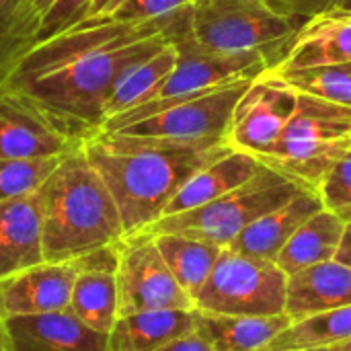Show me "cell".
Returning a JSON list of instances; mask_svg holds the SVG:
<instances>
[{"label": "cell", "mask_w": 351, "mask_h": 351, "mask_svg": "<svg viewBox=\"0 0 351 351\" xmlns=\"http://www.w3.org/2000/svg\"><path fill=\"white\" fill-rule=\"evenodd\" d=\"M187 6L158 19H84L37 43L0 90L33 103L62 134L82 144L101 132L107 103L136 66L173 43Z\"/></svg>", "instance_id": "cell-1"}, {"label": "cell", "mask_w": 351, "mask_h": 351, "mask_svg": "<svg viewBox=\"0 0 351 351\" xmlns=\"http://www.w3.org/2000/svg\"><path fill=\"white\" fill-rule=\"evenodd\" d=\"M82 148L117 204L125 237L160 220L183 183L230 150L228 144L204 150L140 146L115 132H99Z\"/></svg>", "instance_id": "cell-2"}, {"label": "cell", "mask_w": 351, "mask_h": 351, "mask_svg": "<svg viewBox=\"0 0 351 351\" xmlns=\"http://www.w3.org/2000/svg\"><path fill=\"white\" fill-rule=\"evenodd\" d=\"M37 195L45 261L82 259L125 237L117 204L82 144L60 158Z\"/></svg>", "instance_id": "cell-3"}, {"label": "cell", "mask_w": 351, "mask_h": 351, "mask_svg": "<svg viewBox=\"0 0 351 351\" xmlns=\"http://www.w3.org/2000/svg\"><path fill=\"white\" fill-rule=\"evenodd\" d=\"M255 78L237 80L206 93L154 99L109 117L101 132L156 148H216L228 144L232 113Z\"/></svg>", "instance_id": "cell-4"}, {"label": "cell", "mask_w": 351, "mask_h": 351, "mask_svg": "<svg viewBox=\"0 0 351 351\" xmlns=\"http://www.w3.org/2000/svg\"><path fill=\"white\" fill-rule=\"evenodd\" d=\"M351 150V107L296 90L280 140L257 160L319 193L329 171Z\"/></svg>", "instance_id": "cell-5"}, {"label": "cell", "mask_w": 351, "mask_h": 351, "mask_svg": "<svg viewBox=\"0 0 351 351\" xmlns=\"http://www.w3.org/2000/svg\"><path fill=\"white\" fill-rule=\"evenodd\" d=\"M306 21L276 14L265 0H195L187 12V33L214 53H255L271 70L284 64Z\"/></svg>", "instance_id": "cell-6"}, {"label": "cell", "mask_w": 351, "mask_h": 351, "mask_svg": "<svg viewBox=\"0 0 351 351\" xmlns=\"http://www.w3.org/2000/svg\"><path fill=\"white\" fill-rule=\"evenodd\" d=\"M304 189L261 162L259 171L237 189L195 210L162 216L146 232L181 234L226 249L247 226Z\"/></svg>", "instance_id": "cell-7"}, {"label": "cell", "mask_w": 351, "mask_h": 351, "mask_svg": "<svg viewBox=\"0 0 351 351\" xmlns=\"http://www.w3.org/2000/svg\"><path fill=\"white\" fill-rule=\"evenodd\" d=\"M286 284L288 276L274 261L226 247L193 304L204 315L276 317L286 313Z\"/></svg>", "instance_id": "cell-8"}, {"label": "cell", "mask_w": 351, "mask_h": 351, "mask_svg": "<svg viewBox=\"0 0 351 351\" xmlns=\"http://www.w3.org/2000/svg\"><path fill=\"white\" fill-rule=\"evenodd\" d=\"M119 317L146 311H195L193 298L179 286L150 232L128 234L117 243Z\"/></svg>", "instance_id": "cell-9"}, {"label": "cell", "mask_w": 351, "mask_h": 351, "mask_svg": "<svg viewBox=\"0 0 351 351\" xmlns=\"http://www.w3.org/2000/svg\"><path fill=\"white\" fill-rule=\"evenodd\" d=\"M296 105V90L271 70L257 76L234 107L228 146L259 158L282 136Z\"/></svg>", "instance_id": "cell-10"}, {"label": "cell", "mask_w": 351, "mask_h": 351, "mask_svg": "<svg viewBox=\"0 0 351 351\" xmlns=\"http://www.w3.org/2000/svg\"><path fill=\"white\" fill-rule=\"evenodd\" d=\"M82 259L43 261L0 280V315L4 319L66 311Z\"/></svg>", "instance_id": "cell-11"}, {"label": "cell", "mask_w": 351, "mask_h": 351, "mask_svg": "<svg viewBox=\"0 0 351 351\" xmlns=\"http://www.w3.org/2000/svg\"><path fill=\"white\" fill-rule=\"evenodd\" d=\"M80 144L62 134L33 103L0 90V160L56 158Z\"/></svg>", "instance_id": "cell-12"}, {"label": "cell", "mask_w": 351, "mask_h": 351, "mask_svg": "<svg viewBox=\"0 0 351 351\" xmlns=\"http://www.w3.org/2000/svg\"><path fill=\"white\" fill-rule=\"evenodd\" d=\"M10 351H109V335L86 327L70 308L6 319Z\"/></svg>", "instance_id": "cell-13"}, {"label": "cell", "mask_w": 351, "mask_h": 351, "mask_svg": "<svg viewBox=\"0 0 351 351\" xmlns=\"http://www.w3.org/2000/svg\"><path fill=\"white\" fill-rule=\"evenodd\" d=\"M117 245L82 257V269L74 282L70 311L90 329L109 335L119 319L117 296Z\"/></svg>", "instance_id": "cell-14"}, {"label": "cell", "mask_w": 351, "mask_h": 351, "mask_svg": "<svg viewBox=\"0 0 351 351\" xmlns=\"http://www.w3.org/2000/svg\"><path fill=\"white\" fill-rule=\"evenodd\" d=\"M43 261L39 195L0 202V280Z\"/></svg>", "instance_id": "cell-15"}, {"label": "cell", "mask_w": 351, "mask_h": 351, "mask_svg": "<svg viewBox=\"0 0 351 351\" xmlns=\"http://www.w3.org/2000/svg\"><path fill=\"white\" fill-rule=\"evenodd\" d=\"M323 208L325 206L321 195L313 189H304L292 199H288L286 204H282L280 208L267 212L251 226H247L228 245V249L247 257L276 263V257L292 239V234Z\"/></svg>", "instance_id": "cell-16"}, {"label": "cell", "mask_w": 351, "mask_h": 351, "mask_svg": "<svg viewBox=\"0 0 351 351\" xmlns=\"http://www.w3.org/2000/svg\"><path fill=\"white\" fill-rule=\"evenodd\" d=\"M343 306H351L350 265L333 259L288 276L286 315L294 323Z\"/></svg>", "instance_id": "cell-17"}, {"label": "cell", "mask_w": 351, "mask_h": 351, "mask_svg": "<svg viewBox=\"0 0 351 351\" xmlns=\"http://www.w3.org/2000/svg\"><path fill=\"white\" fill-rule=\"evenodd\" d=\"M351 62V14L325 12L311 19L276 70H308Z\"/></svg>", "instance_id": "cell-18"}, {"label": "cell", "mask_w": 351, "mask_h": 351, "mask_svg": "<svg viewBox=\"0 0 351 351\" xmlns=\"http://www.w3.org/2000/svg\"><path fill=\"white\" fill-rule=\"evenodd\" d=\"M259 167L261 162L253 154L230 148L226 154H222L208 167L199 169L183 183V187L169 202L165 216L195 210L226 195L228 191L249 181L259 171Z\"/></svg>", "instance_id": "cell-19"}, {"label": "cell", "mask_w": 351, "mask_h": 351, "mask_svg": "<svg viewBox=\"0 0 351 351\" xmlns=\"http://www.w3.org/2000/svg\"><path fill=\"white\" fill-rule=\"evenodd\" d=\"M197 331L195 311H146L119 317L109 351H156Z\"/></svg>", "instance_id": "cell-20"}, {"label": "cell", "mask_w": 351, "mask_h": 351, "mask_svg": "<svg viewBox=\"0 0 351 351\" xmlns=\"http://www.w3.org/2000/svg\"><path fill=\"white\" fill-rule=\"evenodd\" d=\"M346 230L348 224L335 212L323 208L292 234L276 257V265L286 276H294L306 267L333 261Z\"/></svg>", "instance_id": "cell-21"}, {"label": "cell", "mask_w": 351, "mask_h": 351, "mask_svg": "<svg viewBox=\"0 0 351 351\" xmlns=\"http://www.w3.org/2000/svg\"><path fill=\"white\" fill-rule=\"evenodd\" d=\"M292 323L294 321L286 313L276 317H222L197 313V333L210 343L212 351H259Z\"/></svg>", "instance_id": "cell-22"}, {"label": "cell", "mask_w": 351, "mask_h": 351, "mask_svg": "<svg viewBox=\"0 0 351 351\" xmlns=\"http://www.w3.org/2000/svg\"><path fill=\"white\" fill-rule=\"evenodd\" d=\"M152 237L179 286L191 298H195L197 292L208 282L222 253V247L181 234H152Z\"/></svg>", "instance_id": "cell-23"}, {"label": "cell", "mask_w": 351, "mask_h": 351, "mask_svg": "<svg viewBox=\"0 0 351 351\" xmlns=\"http://www.w3.org/2000/svg\"><path fill=\"white\" fill-rule=\"evenodd\" d=\"M351 339V306L292 323L259 351H323Z\"/></svg>", "instance_id": "cell-24"}, {"label": "cell", "mask_w": 351, "mask_h": 351, "mask_svg": "<svg viewBox=\"0 0 351 351\" xmlns=\"http://www.w3.org/2000/svg\"><path fill=\"white\" fill-rule=\"evenodd\" d=\"M41 21L31 0H0V86L39 43Z\"/></svg>", "instance_id": "cell-25"}, {"label": "cell", "mask_w": 351, "mask_h": 351, "mask_svg": "<svg viewBox=\"0 0 351 351\" xmlns=\"http://www.w3.org/2000/svg\"><path fill=\"white\" fill-rule=\"evenodd\" d=\"M175 64H177V49L171 43L158 53H154L152 58H148L146 62H142L140 66H136L132 72H128L107 103V119L146 103L150 95L158 88V84L173 72Z\"/></svg>", "instance_id": "cell-26"}, {"label": "cell", "mask_w": 351, "mask_h": 351, "mask_svg": "<svg viewBox=\"0 0 351 351\" xmlns=\"http://www.w3.org/2000/svg\"><path fill=\"white\" fill-rule=\"evenodd\" d=\"M294 90L317 95L333 103L351 107V62L308 68V70H271Z\"/></svg>", "instance_id": "cell-27"}, {"label": "cell", "mask_w": 351, "mask_h": 351, "mask_svg": "<svg viewBox=\"0 0 351 351\" xmlns=\"http://www.w3.org/2000/svg\"><path fill=\"white\" fill-rule=\"evenodd\" d=\"M62 156L56 158H4L0 160V202L27 197L39 191L53 173Z\"/></svg>", "instance_id": "cell-28"}, {"label": "cell", "mask_w": 351, "mask_h": 351, "mask_svg": "<svg viewBox=\"0 0 351 351\" xmlns=\"http://www.w3.org/2000/svg\"><path fill=\"white\" fill-rule=\"evenodd\" d=\"M323 206L337 216L351 214V150L329 171L323 185L319 187Z\"/></svg>", "instance_id": "cell-29"}, {"label": "cell", "mask_w": 351, "mask_h": 351, "mask_svg": "<svg viewBox=\"0 0 351 351\" xmlns=\"http://www.w3.org/2000/svg\"><path fill=\"white\" fill-rule=\"evenodd\" d=\"M88 6L90 0H56L51 8L43 14L41 29H39V43L80 25L88 14Z\"/></svg>", "instance_id": "cell-30"}, {"label": "cell", "mask_w": 351, "mask_h": 351, "mask_svg": "<svg viewBox=\"0 0 351 351\" xmlns=\"http://www.w3.org/2000/svg\"><path fill=\"white\" fill-rule=\"evenodd\" d=\"M193 2L195 0H125L111 19L119 23H140L173 14Z\"/></svg>", "instance_id": "cell-31"}, {"label": "cell", "mask_w": 351, "mask_h": 351, "mask_svg": "<svg viewBox=\"0 0 351 351\" xmlns=\"http://www.w3.org/2000/svg\"><path fill=\"white\" fill-rule=\"evenodd\" d=\"M265 4L284 19L308 23L311 19L329 12L333 0H265Z\"/></svg>", "instance_id": "cell-32"}, {"label": "cell", "mask_w": 351, "mask_h": 351, "mask_svg": "<svg viewBox=\"0 0 351 351\" xmlns=\"http://www.w3.org/2000/svg\"><path fill=\"white\" fill-rule=\"evenodd\" d=\"M156 351H212V348L195 331V333L185 335V337H181V339H177V341H173V343H169V346H165V348H160V350Z\"/></svg>", "instance_id": "cell-33"}, {"label": "cell", "mask_w": 351, "mask_h": 351, "mask_svg": "<svg viewBox=\"0 0 351 351\" xmlns=\"http://www.w3.org/2000/svg\"><path fill=\"white\" fill-rule=\"evenodd\" d=\"M125 0H90L86 19H111Z\"/></svg>", "instance_id": "cell-34"}, {"label": "cell", "mask_w": 351, "mask_h": 351, "mask_svg": "<svg viewBox=\"0 0 351 351\" xmlns=\"http://www.w3.org/2000/svg\"><path fill=\"white\" fill-rule=\"evenodd\" d=\"M335 259L351 267V226H348V230H346V234H343V241H341V247H339Z\"/></svg>", "instance_id": "cell-35"}, {"label": "cell", "mask_w": 351, "mask_h": 351, "mask_svg": "<svg viewBox=\"0 0 351 351\" xmlns=\"http://www.w3.org/2000/svg\"><path fill=\"white\" fill-rule=\"evenodd\" d=\"M0 351H10V339L6 329V319L0 315Z\"/></svg>", "instance_id": "cell-36"}, {"label": "cell", "mask_w": 351, "mask_h": 351, "mask_svg": "<svg viewBox=\"0 0 351 351\" xmlns=\"http://www.w3.org/2000/svg\"><path fill=\"white\" fill-rule=\"evenodd\" d=\"M331 10H333V12H346V14H351V0H333Z\"/></svg>", "instance_id": "cell-37"}, {"label": "cell", "mask_w": 351, "mask_h": 351, "mask_svg": "<svg viewBox=\"0 0 351 351\" xmlns=\"http://www.w3.org/2000/svg\"><path fill=\"white\" fill-rule=\"evenodd\" d=\"M56 0H31V4L35 6V10L43 16L49 8H51V4H53Z\"/></svg>", "instance_id": "cell-38"}, {"label": "cell", "mask_w": 351, "mask_h": 351, "mask_svg": "<svg viewBox=\"0 0 351 351\" xmlns=\"http://www.w3.org/2000/svg\"><path fill=\"white\" fill-rule=\"evenodd\" d=\"M323 351H351V339L343 341V343H337V346H333V348H327V350Z\"/></svg>", "instance_id": "cell-39"}]
</instances>
